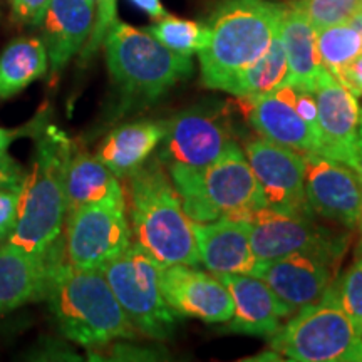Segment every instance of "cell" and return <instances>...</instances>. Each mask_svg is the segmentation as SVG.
Segmentation results:
<instances>
[{
	"label": "cell",
	"instance_id": "obj_1",
	"mask_svg": "<svg viewBox=\"0 0 362 362\" xmlns=\"http://www.w3.org/2000/svg\"><path fill=\"white\" fill-rule=\"evenodd\" d=\"M34 138V158L21 189L19 220L7 242L49 262L64 253L61 243L67 218L66 173L74 144L64 131L47 121Z\"/></svg>",
	"mask_w": 362,
	"mask_h": 362
},
{
	"label": "cell",
	"instance_id": "obj_2",
	"mask_svg": "<svg viewBox=\"0 0 362 362\" xmlns=\"http://www.w3.org/2000/svg\"><path fill=\"white\" fill-rule=\"evenodd\" d=\"M126 206L136 243L163 267L200 265L193 220L161 160L143 163L126 176Z\"/></svg>",
	"mask_w": 362,
	"mask_h": 362
},
{
	"label": "cell",
	"instance_id": "obj_3",
	"mask_svg": "<svg viewBox=\"0 0 362 362\" xmlns=\"http://www.w3.org/2000/svg\"><path fill=\"white\" fill-rule=\"evenodd\" d=\"M45 300L59 332L88 349L138 337L99 269H76L64 257L52 267Z\"/></svg>",
	"mask_w": 362,
	"mask_h": 362
},
{
	"label": "cell",
	"instance_id": "obj_4",
	"mask_svg": "<svg viewBox=\"0 0 362 362\" xmlns=\"http://www.w3.org/2000/svg\"><path fill=\"white\" fill-rule=\"evenodd\" d=\"M284 7L272 0H221L198 52L203 84L225 90L238 72L259 61L280 30Z\"/></svg>",
	"mask_w": 362,
	"mask_h": 362
},
{
	"label": "cell",
	"instance_id": "obj_5",
	"mask_svg": "<svg viewBox=\"0 0 362 362\" xmlns=\"http://www.w3.org/2000/svg\"><path fill=\"white\" fill-rule=\"evenodd\" d=\"M166 166L185 211L198 223L218 218L252 221L267 208L259 180L238 143L206 168Z\"/></svg>",
	"mask_w": 362,
	"mask_h": 362
},
{
	"label": "cell",
	"instance_id": "obj_6",
	"mask_svg": "<svg viewBox=\"0 0 362 362\" xmlns=\"http://www.w3.org/2000/svg\"><path fill=\"white\" fill-rule=\"evenodd\" d=\"M112 83L128 104L153 103L193 72L189 56L163 45L146 29L116 21L104 39Z\"/></svg>",
	"mask_w": 362,
	"mask_h": 362
},
{
	"label": "cell",
	"instance_id": "obj_7",
	"mask_svg": "<svg viewBox=\"0 0 362 362\" xmlns=\"http://www.w3.org/2000/svg\"><path fill=\"white\" fill-rule=\"evenodd\" d=\"M270 346L296 362H362V334L330 287L319 302L297 310L270 337Z\"/></svg>",
	"mask_w": 362,
	"mask_h": 362
},
{
	"label": "cell",
	"instance_id": "obj_8",
	"mask_svg": "<svg viewBox=\"0 0 362 362\" xmlns=\"http://www.w3.org/2000/svg\"><path fill=\"white\" fill-rule=\"evenodd\" d=\"M161 269L136 242L101 269L136 332L156 341L171 337L176 327V314L161 292Z\"/></svg>",
	"mask_w": 362,
	"mask_h": 362
},
{
	"label": "cell",
	"instance_id": "obj_9",
	"mask_svg": "<svg viewBox=\"0 0 362 362\" xmlns=\"http://www.w3.org/2000/svg\"><path fill=\"white\" fill-rule=\"evenodd\" d=\"M133 243L123 185L101 200L67 214L64 252L76 269H99Z\"/></svg>",
	"mask_w": 362,
	"mask_h": 362
},
{
	"label": "cell",
	"instance_id": "obj_10",
	"mask_svg": "<svg viewBox=\"0 0 362 362\" xmlns=\"http://www.w3.org/2000/svg\"><path fill=\"white\" fill-rule=\"evenodd\" d=\"M347 243L298 250L280 259L260 262L257 277L265 280L293 312L315 304L337 279V267Z\"/></svg>",
	"mask_w": 362,
	"mask_h": 362
},
{
	"label": "cell",
	"instance_id": "obj_11",
	"mask_svg": "<svg viewBox=\"0 0 362 362\" xmlns=\"http://www.w3.org/2000/svg\"><path fill=\"white\" fill-rule=\"evenodd\" d=\"M233 143L237 141L225 116L198 106L168 121L158 158L166 165L202 170L218 160Z\"/></svg>",
	"mask_w": 362,
	"mask_h": 362
},
{
	"label": "cell",
	"instance_id": "obj_12",
	"mask_svg": "<svg viewBox=\"0 0 362 362\" xmlns=\"http://www.w3.org/2000/svg\"><path fill=\"white\" fill-rule=\"evenodd\" d=\"M245 155L269 210L285 215H314L305 193L304 156L269 139H252Z\"/></svg>",
	"mask_w": 362,
	"mask_h": 362
},
{
	"label": "cell",
	"instance_id": "obj_13",
	"mask_svg": "<svg viewBox=\"0 0 362 362\" xmlns=\"http://www.w3.org/2000/svg\"><path fill=\"white\" fill-rule=\"evenodd\" d=\"M304 181L312 214L354 228L362 210V180L356 170L322 155L305 153Z\"/></svg>",
	"mask_w": 362,
	"mask_h": 362
},
{
	"label": "cell",
	"instance_id": "obj_14",
	"mask_svg": "<svg viewBox=\"0 0 362 362\" xmlns=\"http://www.w3.org/2000/svg\"><path fill=\"white\" fill-rule=\"evenodd\" d=\"M161 292L176 315L208 324H223L233 317V297L218 275L189 265L161 269Z\"/></svg>",
	"mask_w": 362,
	"mask_h": 362
},
{
	"label": "cell",
	"instance_id": "obj_15",
	"mask_svg": "<svg viewBox=\"0 0 362 362\" xmlns=\"http://www.w3.org/2000/svg\"><path fill=\"white\" fill-rule=\"evenodd\" d=\"M250 223L252 250L260 262L280 259L298 250L347 243L346 235L317 223L312 215H285L262 208Z\"/></svg>",
	"mask_w": 362,
	"mask_h": 362
},
{
	"label": "cell",
	"instance_id": "obj_16",
	"mask_svg": "<svg viewBox=\"0 0 362 362\" xmlns=\"http://www.w3.org/2000/svg\"><path fill=\"white\" fill-rule=\"evenodd\" d=\"M319 111L320 153L354 170L359 126V101L329 71H322L314 89Z\"/></svg>",
	"mask_w": 362,
	"mask_h": 362
},
{
	"label": "cell",
	"instance_id": "obj_17",
	"mask_svg": "<svg viewBox=\"0 0 362 362\" xmlns=\"http://www.w3.org/2000/svg\"><path fill=\"white\" fill-rule=\"evenodd\" d=\"M218 277L233 297L235 312L226 325L230 332L270 339L296 314L257 275L225 274Z\"/></svg>",
	"mask_w": 362,
	"mask_h": 362
},
{
	"label": "cell",
	"instance_id": "obj_18",
	"mask_svg": "<svg viewBox=\"0 0 362 362\" xmlns=\"http://www.w3.org/2000/svg\"><path fill=\"white\" fill-rule=\"evenodd\" d=\"M248 123L264 139L293 151L320 153V144L310 126L298 116L284 86L262 96L240 98Z\"/></svg>",
	"mask_w": 362,
	"mask_h": 362
},
{
	"label": "cell",
	"instance_id": "obj_19",
	"mask_svg": "<svg viewBox=\"0 0 362 362\" xmlns=\"http://www.w3.org/2000/svg\"><path fill=\"white\" fill-rule=\"evenodd\" d=\"M200 264L215 275H255L260 267L252 250V223L245 220L218 218L198 223L193 221Z\"/></svg>",
	"mask_w": 362,
	"mask_h": 362
},
{
	"label": "cell",
	"instance_id": "obj_20",
	"mask_svg": "<svg viewBox=\"0 0 362 362\" xmlns=\"http://www.w3.org/2000/svg\"><path fill=\"white\" fill-rule=\"evenodd\" d=\"M96 22V6L90 0H51L40 27L47 49L49 69L57 76L76 54L84 49Z\"/></svg>",
	"mask_w": 362,
	"mask_h": 362
},
{
	"label": "cell",
	"instance_id": "obj_21",
	"mask_svg": "<svg viewBox=\"0 0 362 362\" xmlns=\"http://www.w3.org/2000/svg\"><path fill=\"white\" fill-rule=\"evenodd\" d=\"M64 257L66 252L44 262L13 243H0V315L25 302L45 298L52 267Z\"/></svg>",
	"mask_w": 362,
	"mask_h": 362
},
{
	"label": "cell",
	"instance_id": "obj_22",
	"mask_svg": "<svg viewBox=\"0 0 362 362\" xmlns=\"http://www.w3.org/2000/svg\"><path fill=\"white\" fill-rule=\"evenodd\" d=\"M280 35L288 62L285 83L314 90L324 66L317 52V30L298 0L284 7Z\"/></svg>",
	"mask_w": 362,
	"mask_h": 362
},
{
	"label": "cell",
	"instance_id": "obj_23",
	"mask_svg": "<svg viewBox=\"0 0 362 362\" xmlns=\"http://www.w3.org/2000/svg\"><path fill=\"white\" fill-rule=\"evenodd\" d=\"M168 121H136L111 131L98 149V158L116 178L138 170L160 146L166 134Z\"/></svg>",
	"mask_w": 362,
	"mask_h": 362
},
{
	"label": "cell",
	"instance_id": "obj_24",
	"mask_svg": "<svg viewBox=\"0 0 362 362\" xmlns=\"http://www.w3.org/2000/svg\"><path fill=\"white\" fill-rule=\"evenodd\" d=\"M49 69L47 49L42 39L12 40L0 54V103L7 101L44 78Z\"/></svg>",
	"mask_w": 362,
	"mask_h": 362
},
{
	"label": "cell",
	"instance_id": "obj_25",
	"mask_svg": "<svg viewBox=\"0 0 362 362\" xmlns=\"http://www.w3.org/2000/svg\"><path fill=\"white\" fill-rule=\"evenodd\" d=\"M119 185V178H116L96 155H89L84 149L72 146L66 173L67 214L90 202L101 200Z\"/></svg>",
	"mask_w": 362,
	"mask_h": 362
},
{
	"label": "cell",
	"instance_id": "obj_26",
	"mask_svg": "<svg viewBox=\"0 0 362 362\" xmlns=\"http://www.w3.org/2000/svg\"><path fill=\"white\" fill-rule=\"evenodd\" d=\"M287 54H285L282 35L279 30L264 56L252 66H248L247 69L238 72L225 90L237 98L262 96V94H269L279 86H282L287 79Z\"/></svg>",
	"mask_w": 362,
	"mask_h": 362
},
{
	"label": "cell",
	"instance_id": "obj_27",
	"mask_svg": "<svg viewBox=\"0 0 362 362\" xmlns=\"http://www.w3.org/2000/svg\"><path fill=\"white\" fill-rule=\"evenodd\" d=\"M317 52L324 69L334 78L362 54V35L349 22L317 30Z\"/></svg>",
	"mask_w": 362,
	"mask_h": 362
},
{
	"label": "cell",
	"instance_id": "obj_28",
	"mask_svg": "<svg viewBox=\"0 0 362 362\" xmlns=\"http://www.w3.org/2000/svg\"><path fill=\"white\" fill-rule=\"evenodd\" d=\"M146 30L173 52L189 57L200 52L208 40L206 24L173 16H165Z\"/></svg>",
	"mask_w": 362,
	"mask_h": 362
},
{
	"label": "cell",
	"instance_id": "obj_29",
	"mask_svg": "<svg viewBox=\"0 0 362 362\" xmlns=\"http://www.w3.org/2000/svg\"><path fill=\"white\" fill-rule=\"evenodd\" d=\"M334 297L362 334V257L330 285Z\"/></svg>",
	"mask_w": 362,
	"mask_h": 362
},
{
	"label": "cell",
	"instance_id": "obj_30",
	"mask_svg": "<svg viewBox=\"0 0 362 362\" xmlns=\"http://www.w3.org/2000/svg\"><path fill=\"white\" fill-rule=\"evenodd\" d=\"M315 30L346 24L362 8V0H298Z\"/></svg>",
	"mask_w": 362,
	"mask_h": 362
},
{
	"label": "cell",
	"instance_id": "obj_31",
	"mask_svg": "<svg viewBox=\"0 0 362 362\" xmlns=\"http://www.w3.org/2000/svg\"><path fill=\"white\" fill-rule=\"evenodd\" d=\"M21 189L22 185H0V243H6L16 230Z\"/></svg>",
	"mask_w": 362,
	"mask_h": 362
},
{
	"label": "cell",
	"instance_id": "obj_32",
	"mask_svg": "<svg viewBox=\"0 0 362 362\" xmlns=\"http://www.w3.org/2000/svg\"><path fill=\"white\" fill-rule=\"evenodd\" d=\"M51 0H11L12 19L17 24L40 25Z\"/></svg>",
	"mask_w": 362,
	"mask_h": 362
},
{
	"label": "cell",
	"instance_id": "obj_33",
	"mask_svg": "<svg viewBox=\"0 0 362 362\" xmlns=\"http://www.w3.org/2000/svg\"><path fill=\"white\" fill-rule=\"evenodd\" d=\"M45 121V116L40 115L35 117L34 121H30L29 124L22 126V128H16V129H7V128H0V158L8 155V148H11V144L16 141L17 138H21V136H33L37 133L40 126Z\"/></svg>",
	"mask_w": 362,
	"mask_h": 362
},
{
	"label": "cell",
	"instance_id": "obj_34",
	"mask_svg": "<svg viewBox=\"0 0 362 362\" xmlns=\"http://www.w3.org/2000/svg\"><path fill=\"white\" fill-rule=\"evenodd\" d=\"M336 79L346 86L354 96H362V54L356 57L349 66L344 67Z\"/></svg>",
	"mask_w": 362,
	"mask_h": 362
},
{
	"label": "cell",
	"instance_id": "obj_35",
	"mask_svg": "<svg viewBox=\"0 0 362 362\" xmlns=\"http://www.w3.org/2000/svg\"><path fill=\"white\" fill-rule=\"evenodd\" d=\"M25 171L16 160L6 155L0 158V185H22Z\"/></svg>",
	"mask_w": 362,
	"mask_h": 362
},
{
	"label": "cell",
	"instance_id": "obj_36",
	"mask_svg": "<svg viewBox=\"0 0 362 362\" xmlns=\"http://www.w3.org/2000/svg\"><path fill=\"white\" fill-rule=\"evenodd\" d=\"M131 2H133L138 8H141L144 13H148V16L155 21H160L165 16H168L165 11V7H163L161 0H131Z\"/></svg>",
	"mask_w": 362,
	"mask_h": 362
},
{
	"label": "cell",
	"instance_id": "obj_37",
	"mask_svg": "<svg viewBox=\"0 0 362 362\" xmlns=\"http://www.w3.org/2000/svg\"><path fill=\"white\" fill-rule=\"evenodd\" d=\"M354 170L362 180V107L359 111V126H357V139H356V153H354Z\"/></svg>",
	"mask_w": 362,
	"mask_h": 362
},
{
	"label": "cell",
	"instance_id": "obj_38",
	"mask_svg": "<svg viewBox=\"0 0 362 362\" xmlns=\"http://www.w3.org/2000/svg\"><path fill=\"white\" fill-rule=\"evenodd\" d=\"M357 228H359V253L362 255V210H361L359 221H357Z\"/></svg>",
	"mask_w": 362,
	"mask_h": 362
}]
</instances>
